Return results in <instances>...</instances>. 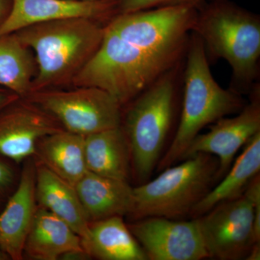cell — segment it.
I'll use <instances>...</instances> for the list:
<instances>
[{"label":"cell","instance_id":"obj_1","mask_svg":"<svg viewBox=\"0 0 260 260\" xmlns=\"http://www.w3.org/2000/svg\"><path fill=\"white\" fill-rule=\"evenodd\" d=\"M191 32L203 42L208 59H223L230 65V88L250 93L259 74V15L226 0L212 1L198 10Z\"/></svg>","mask_w":260,"mask_h":260},{"label":"cell","instance_id":"obj_2","mask_svg":"<svg viewBox=\"0 0 260 260\" xmlns=\"http://www.w3.org/2000/svg\"><path fill=\"white\" fill-rule=\"evenodd\" d=\"M104 32L105 27L96 20L73 18L30 25L15 32L35 53L37 70L32 93L73 81L100 47Z\"/></svg>","mask_w":260,"mask_h":260},{"label":"cell","instance_id":"obj_3","mask_svg":"<svg viewBox=\"0 0 260 260\" xmlns=\"http://www.w3.org/2000/svg\"><path fill=\"white\" fill-rule=\"evenodd\" d=\"M187 48L180 121L172 143L157 166L158 172L180 162L203 128L240 112L246 105L242 95L222 88L214 79L204 45L194 32L188 41Z\"/></svg>","mask_w":260,"mask_h":260},{"label":"cell","instance_id":"obj_4","mask_svg":"<svg viewBox=\"0 0 260 260\" xmlns=\"http://www.w3.org/2000/svg\"><path fill=\"white\" fill-rule=\"evenodd\" d=\"M179 59L143 50L121 39L107 25L100 47L72 82L76 87L104 90L122 107L173 69Z\"/></svg>","mask_w":260,"mask_h":260},{"label":"cell","instance_id":"obj_5","mask_svg":"<svg viewBox=\"0 0 260 260\" xmlns=\"http://www.w3.org/2000/svg\"><path fill=\"white\" fill-rule=\"evenodd\" d=\"M181 161L133 188L127 215L132 221L148 217L183 220L218 183L219 162L214 155L197 153Z\"/></svg>","mask_w":260,"mask_h":260},{"label":"cell","instance_id":"obj_6","mask_svg":"<svg viewBox=\"0 0 260 260\" xmlns=\"http://www.w3.org/2000/svg\"><path fill=\"white\" fill-rule=\"evenodd\" d=\"M175 83L173 69L132 101L124 126L131 153L132 175L146 182L158 166L174 118Z\"/></svg>","mask_w":260,"mask_h":260},{"label":"cell","instance_id":"obj_7","mask_svg":"<svg viewBox=\"0 0 260 260\" xmlns=\"http://www.w3.org/2000/svg\"><path fill=\"white\" fill-rule=\"evenodd\" d=\"M199 9L173 5L119 13L108 26L126 42L148 52L179 58Z\"/></svg>","mask_w":260,"mask_h":260},{"label":"cell","instance_id":"obj_8","mask_svg":"<svg viewBox=\"0 0 260 260\" xmlns=\"http://www.w3.org/2000/svg\"><path fill=\"white\" fill-rule=\"evenodd\" d=\"M70 90H39L30 102L49 113L70 133L87 136L121 125V104L107 92L94 87Z\"/></svg>","mask_w":260,"mask_h":260},{"label":"cell","instance_id":"obj_9","mask_svg":"<svg viewBox=\"0 0 260 260\" xmlns=\"http://www.w3.org/2000/svg\"><path fill=\"white\" fill-rule=\"evenodd\" d=\"M245 193L215 205L196 218L209 258L245 259L256 242L254 205Z\"/></svg>","mask_w":260,"mask_h":260},{"label":"cell","instance_id":"obj_10","mask_svg":"<svg viewBox=\"0 0 260 260\" xmlns=\"http://www.w3.org/2000/svg\"><path fill=\"white\" fill-rule=\"evenodd\" d=\"M148 260H202L209 258L196 219L148 217L127 224Z\"/></svg>","mask_w":260,"mask_h":260},{"label":"cell","instance_id":"obj_11","mask_svg":"<svg viewBox=\"0 0 260 260\" xmlns=\"http://www.w3.org/2000/svg\"><path fill=\"white\" fill-rule=\"evenodd\" d=\"M249 94L250 102L237 115L222 118L210 126L208 133H200L189 145L182 160L200 153L216 157L219 162L218 182L232 167L240 148L260 133L259 83H255Z\"/></svg>","mask_w":260,"mask_h":260},{"label":"cell","instance_id":"obj_12","mask_svg":"<svg viewBox=\"0 0 260 260\" xmlns=\"http://www.w3.org/2000/svg\"><path fill=\"white\" fill-rule=\"evenodd\" d=\"M17 102L0 112V155L18 164L35 155L42 138L64 129L32 103Z\"/></svg>","mask_w":260,"mask_h":260},{"label":"cell","instance_id":"obj_13","mask_svg":"<svg viewBox=\"0 0 260 260\" xmlns=\"http://www.w3.org/2000/svg\"><path fill=\"white\" fill-rule=\"evenodd\" d=\"M11 9L0 24V37L37 24L61 19L97 20L109 15L115 3L110 0H12Z\"/></svg>","mask_w":260,"mask_h":260},{"label":"cell","instance_id":"obj_14","mask_svg":"<svg viewBox=\"0 0 260 260\" xmlns=\"http://www.w3.org/2000/svg\"><path fill=\"white\" fill-rule=\"evenodd\" d=\"M35 162L24 167L19 184L0 213V248L10 259L21 260L38 205Z\"/></svg>","mask_w":260,"mask_h":260},{"label":"cell","instance_id":"obj_15","mask_svg":"<svg viewBox=\"0 0 260 260\" xmlns=\"http://www.w3.org/2000/svg\"><path fill=\"white\" fill-rule=\"evenodd\" d=\"M24 254L36 260H56L63 256H85L81 238L49 210L38 207L25 241Z\"/></svg>","mask_w":260,"mask_h":260},{"label":"cell","instance_id":"obj_16","mask_svg":"<svg viewBox=\"0 0 260 260\" xmlns=\"http://www.w3.org/2000/svg\"><path fill=\"white\" fill-rule=\"evenodd\" d=\"M89 221L129 215L133 187L129 182L87 172L75 186Z\"/></svg>","mask_w":260,"mask_h":260},{"label":"cell","instance_id":"obj_17","mask_svg":"<svg viewBox=\"0 0 260 260\" xmlns=\"http://www.w3.org/2000/svg\"><path fill=\"white\" fill-rule=\"evenodd\" d=\"M35 166L38 207L49 210L60 218L80 238L85 237L90 221L74 186L42 164L35 162Z\"/></svg>","mask_w":260,"mask_h":260},{"label":"cell","instance_id":"obj_18","mask_svg":"<svg viewBox=\"0 0 260 260\" xmlns=\"http://www.w3.org/2000/svg\"><path fill=\"white\" fill-rule=\"evenodd\" d=\"M85 255L102 260H148L122 216L91 221L81 238Z\"/></svg>","mask_w":260,"mask_h":260},{"label":"cell","instance_id":"obj_19","mask_svg":"<svg viewBox=\"0 0 260 260\" xmlns=\"http://www.w3.org/2000/svg\"><path fill=\"white\" fill-rule=\"evenodd\" d=\"M84 153L88 172L129 181L132 175L131 153L121 126L85 136Z\"/></svg>","mask_w":260,"mask_h":260},{"label":"cell","instance_id":"obj_20","mask_svg":"<svg viewBox=\"0 0 260 260\" xmlns=\"http://www.w3.org/2000/svg\"><path fill=\"white\" fill-rule=\"evenodd\" d=\"M85 136L62 129L39 140L37 162L69 183L76 185L88 170L84 153Z\"/></svg>","mask_w":260,"mask_h":260},{"label":"cell","instance_id":"obj_21","mask_svg":"<svg viewBox=\"0 0 260 260\" xmlns=\"http://www.w3.org/2000/svg\"><path fill=\"white\" fill-rule=\"evenodd\" d=\"M259 171L260 133L244 145L242 153L235 159L225 175L195 205L189 217L198 218L215 205L241 196Z\"/></svg>","mask_w":260,"mask_h":260},{"label":"cell","instance_id":"obj_22","mask_svg":"<svg viewBox=\"0 0 260 260\" xmlns=\"http://www.w3.org/2000/svg\"><path fill=\"white\" fill-rule=\"evenodd\" d=\"M37 70L30 49L15 32L0 37V85L18 96L29 95Z\"/></svg>","mask_w":260,"mask_h":260},{"label":"cell","instance_id":"obj_23","mask_svg":"<svg viewBox=\"0 0 260 260\" xmlns=\"http://www.w3.org/2000/svg\"><path fill=\"white\" fill-rule=\"evenodd\" d=\"M204 2L205 0H119L118 8L120 13L173 5H189L200 8L204 5Z\"/></svg>","mask_w":260,"mask_h":260},{"label":"cell","instance_id":"obj_24","mask_svg":"<svg viewBox=\"0 0 260 260\" xmlns=\"http://www.w3.org/2000/svg\"><path fill=\"white\" fill-rule=\"evenodd\" d=\"M15 181V172L8 158L0 155V204L8 198Z\"/></svg>","mask_w":260,"mask_h":260},{"label":"cell","instance_id":"obj_25","mask_svg":"<svg viewBox=\"0 0 260 260\" xmlns=\"http://www.w3.org/2000/svg\"><path fill=\"white\" fill-rule=\"evenodd\" d=\"M19 97L10 90H0V112L10 104L18 100Z\"/></svg>","mask_w":260,"mask_h":260},{"label":"cell","instance_id":"obj_26","mask_svg":"<svg viewBox=\"0 0 260 260\" xmlns=\"http://www.w3.org/2000/svg\"><path fill=\"white\" fill-rule=\"evenodd\" d=\"M246 260L260 259V242H256L251 247L250 251L246 256Z\"/></svg>","mask_w":260,"mask_h":260},{"label":"cell","instance_id":"obj_27","mask_svg":"<svg viewBox=\"0 0 260 260\" xmlns=\"http://www.w3.org/2000/svg\"><path fill=\"white\" fill-rule=\"evenodd\" d=\"M7 8H8V0H0V24L6 18Z\"/></svg>","mask_w":260,"mask_h":260},{"label":"cell","instance_id":"obj_28","mask_svg":"<svg viewBox=\"0 0 260 260\" xmlns=\"http://www.w3.org/2000/svg\"><path fill=\"white\" fill-rule=\"evenodd\" d=\"M10 259V258L8 257V255L2 250L1 248H0V260H7Z\"/></svg>","mask_w":260,"mask_h":260},{"label":"cell","instance_id":"obj_29","mask_svg":"<svg viewBox=\"0 0 260 260\" xmlns=\"http://www.w3.org/2000/svg\"><path fill=\"white\" fill-rule=\"evenodd\" d=\"M78 1H96V0H78Z\"/></svg>","mask_w":260,"mask_h":260},{"label":"cell","instance_id":"obj_30","mask_svg":"<svg viewBox=\"0 0 260 260\" xmlns=\"http://www.w3.org/2000/svg\"><path fill=\"white\" fill-rule=\"evenodd\" d=\"M211 1H219V0H211Z\"/></svg>","mask_w":260,"mask_h":260}]
</instances>
